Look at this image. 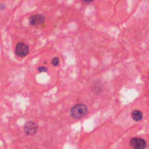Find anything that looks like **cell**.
<instances>
[{
    "label": "cell",
    "mask_w": 149,
    "mask_h": 149,
    "mask_svg": "<svg viewBox=\"0 0 149 149\" xmlns=\"http://www.w3.org/2000/svg\"><path fill=\"white\" fill-rule=\"evenodd\" d=\"M83 1L85 3H92L93 2L94 0H83Z\"/></svg>",
    "instance_id": "9c48e42d"
},
{
    "label": "cell",
    "mask_w": 149,
    "mask_h": 149,
    "mask_svg": "<svg viewBox=\"0 0 149 149\" xmlns=\"http://www.w3.org/2000/svg\"><path fill=\"white\" fill-rule=\"evenodd\" d=\"M25 133L28 135H33L36 133L38 130V125L34 121L27 122L23 127Z\"/></svg>",
    "instance_id": "277c9868"
},
{
    "label": "cell",
    "mask_w": 149,
    "mask_h": 149,
    "mask_svg": "<svg viewBox=\"0 0 149 149\" xmlns=\"http://www.w3.org/2000/svg\"><path fill=\"white\" fill-rule=\"evenodd\" d=\"M131 117L135 121L139 122L143 118V113L139 110H134L131 113Z\"/></svg>",
    "instance_id": "8992f818"
},
{
    "label": "cell",
    "mask_w": 149,
    "mask_h": 149,
    "mask_svg": "<svg viewBox=\"0 0 149 149\" xmlns=\"http://www.w3.org/2000/svg\"><path fill=\"white\" fill-rule=\"evenodd\" d=\"M38 70L40 72H47L48 70V68L44 66H39L38 68H37Z\"/></svg>",
    "instance_id": "ba28073f"
},
{
    "label": "cell",
    "mask_w": 149,
    "mask_h": 149,
    "mask_svg": "<svg viewBox=\"0 0 149 149\" xmlns=\"http://www.w3.org/2000/svg\"><path fill=\"white\" fill-rule=\"evenodd\" d=\"M15 51V54L18 56L20 57H24L28 54L29 48L28 45L26 44L23 42H20L17 44Z\"/></svg>",
    "instance_id": "7a4b0ae2"
},
{
    "label": "cell",
    "mask_w": 149,
    "mask_h": 149,
    "mask_svg": "<svg viewBox=\"0 0 149 149\" xmlns=\"http://www.w3.org/2000/svg\"><path fill=\"white\" fill-rule=\"evenodd\" d=\"M88 112V106L84 104H78L73 106L70 110V116L75 119H80L84 117Z\"/></svg>",
    "instance_id": "6da1fadb"
},
{
    "label": "cell",
    "mask_w": 149,
    "mask_h": 149,
    "mask_svg": "<svg viewBox=\"0 0 149 149\" xmlns=\"http://www.w3.org/2000/svg\"><path fill=\"white\" fill-rule=\"evenodd\" d=\"M46 20L44 16L40 14H36L31 16L29 19L30 25L32 26H38L43 24Z\"/></svg>",
    "instance_id": "5b68a950"
},
{
    "label": "cell",
    "mask_w": 149,
    "mask_h": 149,
    "mask_svg": "<svg viewBox=\"0 0 149 149\" xmlns=\"http://www.w3.org/2000/svg\"><path fill=\"white\" fill-rule=\"evenodd\" d=\"M51 63L54 66H58L59 63V58L58 57H55L51 61Z\"/></svg>",
    "instance_id": "52a82bcc"
},
{
    "label": "cell",
    "mask_w": 149,
    "mask_h": 149,
    "mask_svg": "<svg viewBox=\"0 0 149 149\" xmlns=\"http://www.w3.org/2000/svg\"><path fill=\"white\" fill-rule=\"evenodd\" d=\"M130 146L135 149H144L147 147V143L143 139L133 137L129 141Z\"/></svg>",
    "instance_id": "3957f363"
}]
</instances>
